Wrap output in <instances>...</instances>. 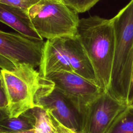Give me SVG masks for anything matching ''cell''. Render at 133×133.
<instances>
[{"label": "cell", "mask_w": 133, "mask_h": 133, "mask_svg": "<svg viewBox=\"0 0 133 133\" xmlns=\"http://www.w3.org/2000/svg\"><path fill=\"white\" fill-rule=\"evenodd\" d=\"M127 105L102 91L85 108L82 132L106 133L113 121Z\"/></svg>", "instance_id": "obj_6"}, {"label": "cell", "mask_w": 133, "mask_h": 133, "mask_svg": "<svg viewBox=\"0 0 133 133\" xmlns=\"http://www.w3.org/2000/svg\"><path fill=\"white\" fill-rule=\"evenodd\" d=\"M100 0H64L63 3L78 13L84 12L92 7Z\"/></svg>", "instance_id": "obj_15"}, {"label": "cell", "mask_w": 133, "mask_h": 133, "mask_svg": "<svg viewBox=\"0 0 133 133\" xmlns=\"http://www.w3.org/2000/svg\"><path fill=\"white\" fill-rule=\"evenodd\" d=\"M45 41L30 39L19 33L0 30V54L15 65L29 64L39 66Z\"/></svg>", "instance_id": "obj_7"}, {"label": "cell", "mask_w": 133, "mask_h": 133, "mask_svg": "<svg viewBox=\"0 0 133 133\" xmlns=\"http://www.w3.org/2000/svg\"><path fill=\"white\" fill-rule=\"evenodd\" d=\"M41 0H0V3L28 11Z\"/></svg>", "instance_id": "obj_16"}, {"label": "cell", "mask_w": 133, "mask_h": 133, "mask_svg": "<svg viewBox=\"0 0 133 133\" xmlns=\"http://www.w3.org/2000/svg\"><path fill=\"white\" fill-rule=\"evenodd\" d=\"M47 112L49 113V115L50 116L51 121V124L54 129V130L57 133H83L82 132H78V131L73 130L70 128H68L64 126L63 125L61 124L59 122H58L57 120L52 115V114H51L48 111Z\"/></svg>", "instance_id": "obj_17"}, {"label": "cell", "mask_w": 133, "mask_h": 133, "mask_svg": "<svg viewBox=\"0 0 133 133\" xmlns=\"http://www.w3.org/2000/svg\"><path fill=\"white\" fill-rule=\"evenodd\" d=\"M28 13L34 29L43 39L76 35L78 13L63 1L41 0Z\"/></svg>", "instance_id": "obj_4"}, {"label": "cell", "mask_w": 133, "mask_h": 133, "mask_svg": "<svg viewBox=\"0 0 133 133\" xmlns=\"http://www.w3.org/2000/svg\"><path fill=\"white\" fill-rule=\"evenodd\" d=\"M0 72L9 117H17L35 107L37 99L54 88L51 81L29 64L19 63L13 70L0 69Z\"/></svg>", "instance_id": "obj_3"}, {"label": "cell", "mask_w": 133, "mask_h": 133, "mask_svg": "<svg viewBox=\"0 0 133 133\" xmlns=\"http://www.w3.org/2000/svg\"><path fill=\"white\" fill-rule=\"evenodd\" d=\"M0 22L30 39L43 40L34 29L28 11L0 3Z\"/></svg>", "instance_id": "obj_11"}, {"label": "cell", "mask_w": 133, "mask_h": 133, "mask_svg": "<svg viewBox=\"0 0 133 133\" xmlns=\"http://www.w3.org/2000/svg\"><path fill=\"white\" fill-rule=\"evenodd\" d=\"M0 109L8 110V100L2 83L0 72Z\"/></svg>", "instance_id": "obj_18"}, {"label": "cell", "mask_w": 133, "mask_h": 133, "mask_svg": "<svg viewBox=\"0 0 133 133\" xmlns=\"http://www.w3.org/2000/svg\"><path fill=\"white\" fill-rule=\"evenodd\" d=\"M36 106L49 112L64 126L82 132L83 114L70 100L55 88L42 95L37 99Z\"/></svg>", "instance_id": "obj_8"}, {"label": "cell", "mask_w": 133, "mask_h": 133, "mask_svg": "<svg viewBox=\"0 0 133 133\" xmlns=\"http://www.w3.org/2000/svg\"><path fill=\"white\" fill-rule=\"evenodd\" d=\"M132 104H133V103H132Z\"/></svg>", "instance_id": "obj_26"}, {"label": "cell", "mask_w": 133, "mask_h": 133, "mask_svg": "<svg viewBox=\"0 0 133 133\" xmlns=\"http://www.w3.org/2000/svg\"><path fill=\"white\" fill-rule=\"evenodd\" d=\"M7 117H9L8 111L7 110L0 109V121Z\"/></svg>", "instance_id": "obj_21"}, {"label": "cell", "mask_w": 133, "mask_h": 133, "mask_svg": "<svg viewBox=\"0 0 133 133\" xmlns=\"http://www.w3.org/2000/svg\"><path fill=\"white\" fill-rule=\"evenodd\" d=\"M45 77L54 84V88L74 104L83 116L86 106L103 91L97 85L74 72H55Z\"/></svg>", "instance_id": "obj_5"}, {"label": "cell", "mask_w": 133, "mask_h": 133, "mask_svg": "<svg viewBox=\"0 0 133 133\" xmlns=\"http://www.w3.org/2000/svg\"><path fill=\"white\" fill-rule=\"evenodd\" d=\"M28 111L35 119L34 133H52L54 129L47 111L39 106H35Z\"/></svg>", "instance_id": "obj_14"}, {"label": "cell", "mask_w": 133, "mask_h": 133, "mask_svg": "<svg viewBox=\"0 0 133 133\" xmlns=\"http://www.w3.org/2000/svg\"><path fill=\"white\" fill-rule=\"evenodd\" d=\"M12 133H34V130L33 129L24 130V131H21L19 132H12Z\"/></svg>", "instance_id": "obj_22"}, {"label": "cell", "mask_w": 133, "mask_h": 133, "mask_svg": "<svg viewBox=\"0 0 133 133\" xmlns=\"http://www.w3.org/2000/svg\"><path fill=\"white\" fill-rule=\"evenodd\" d=\"M106 133H133V104L126 107L113 121Z\"/></svg>", "instance_id": "obj_13"}, {"label": "cell", "mask_w": 133, "mask_h": 133, "mask_svg": "<svg viewBox=\"0 0 133 133\" xmlns=\"http://www.w3.org/2000/svg\"><path fill=\"white\" fill-rule=\"evenodd\" d=\"M111 19L114 30L115 50L108 91L117 100L129 105L133 62V0Z\"/></svg>", "instance_id": "obj_2"}, {"label": "cell", "mask_w": 133, "mask_h": 133, "mask_svg": "<svg viewBox=\"0 0 133 133\" xmlns=\"http://www.w3.org/2000/svg\"><path fill=\"white\" fill-rule=\"evenodd\" d=\"M52 133H57V132H56V131L54 130V131L52 132Z\"/></svg>", "instance_id": "obj_23"}, {"label": "cell", "mask_w": 133, "mask_h": 133, "mask_svg": "<svg viewBox=\"0 0 133 133\" xmlns=\"http://www.w3.org/2000/svg\"><path fill=\"white\" fill-rule=\"evenodd\" d=\"M62 1H64V0H62Z\"/></svg>", "instance_id": "obj_25"}, {"label": "cell", "mask_w": 133, "mask_h": 133, "mask_svg": "<svg viewBox=\"0 0 133 133\" xmlns=\"http://www.w3.org/2000/svg\"><path fill=\"white\" fill-rule=\"evenodd\" d=\"M130 104H132L133 103V62H132V74H131V80L130 84Z\"/></svg>", "instance_id": "obj_20"}, {"label": "cell", "mask_w": 133, "mask_h": 133, "mask_svg": "<svg viewBox=\"0 0 133 133\" xmlns=\"http://www.w3.org/2000/svg\"><path fill=\"white\" fill-rule=\"evenodd\" d=\"M34 118L28 111L17 117H7L0 121V133H12L33 129Z\"/></svg>", "instance_id": "obj_12"}, {"label": "cell", "mask_w": 133, "mask_h": 133, "mask_svg": "<svg viewBox=\"0 0 133 133\" xmlns=\"http://www.w3.org/2000/svg\"><path fill=\"white\" fill-rule=\"evenodd\" d=\"M15 67L16 65L11 61L0 54V69L11 71Z\"/></svg>", "instance_id": "obj_19"}, {"label": "cell", "mask_w": 133, "mask_h": 133, "mask_svg": "<svg viewBox=\"0 0 133 133\" xmlns=\"http://www.w3.org/2000/svg\"><path fill=\"white\" fill-rule=\"evenodd\" d=\"M76 35L92 63L98 86L108 91L115 50V35L112 19L98 16L79 19Z\"/></svg>", "instance_id": "obj_1"}, {"label": "cell", "mask_w": 133, "mask_h": 133, "mask_svg": "<svg viewBox=\"0 0 133 133\" xmlns=\"http://www.w3.org/2000/svg\"><path fill=\"white\" fill-rule=\"evenodd\" d=\"M61 71L74 72L63 50L61 38L47 39L43 49L39 72L45 77L50 73Z\"/></svg>", "instance_id": "obj_10"}, {"label": "cell", "mask_w": 133, "mask_h": 133, "mask_svg": "<svg viewBox=\"0 0 133 133\" xmlns=\"http://www.w3.org/2000/svg\"><path fill=\"white\" fill-rule=\"evenodd\" d=\"M56 1H62V0H56Z\"/></svg>", "instance_id": "obj_24"}, {"label": "cell", "mask_w": 133, "mask_h": 133, "mask_svg": "<svg viewBox=\"0 0 133 133\" xmlns=\"http://www.w3.org/2000/svg\"><path fill=\"white\" fill-rule=\"evenodd\" d=\"M60 38L63 50L73 72L98 85L92 63L77 35Z\"/></svg>", "instance_id": "obj_9"}]
</instances>
